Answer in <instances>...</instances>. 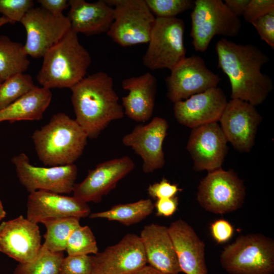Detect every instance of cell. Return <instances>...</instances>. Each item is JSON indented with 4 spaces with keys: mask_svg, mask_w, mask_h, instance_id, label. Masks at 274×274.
Listing matches in <instances>:
<instances>
[{
    "mask_svg": "<svg viewBox=\"0 0 274 274\" xmlns=\"http://www.w3.org/2000/svg\"><path fill=\"white\" fill-rule=\"evenodd\" d=\"M210 229L212 238L219 244L229 241L234 233L232 224L224 219L215 220L210 224Z\"/></svg>",
    "mask_w": 274,
    "mask_h": 274,
    "instance_id": "obj_38",
    "label": "cell"
},
{
    "mask_svg": "<svg viewBox=\"0 0 274 274\" xmlns=\"http://www.w3.org/2000/svg\"><path fill=\"white\" fill-rule=\"evenodd\" d=\"M221 78L210 70L200 56L185 57L165 79L167 96L173 103L217 87Z\"/></svg>",
    "mask_w": 274,
    "mask_h": 274,
    "instance_id": "obj_12",
    "label": "cell"
},
{
    "mask_svg": "<svg viewBox=\"0 0 274 274\" xmlns=\"http://www.w3.org/2000/svg\"><path fill=\"white\" fill-rule=\"evenodd\" d=\"M65 250L68 255L96 254L97 242L90 227L79 225L75 228L67 240Z\"/></svg>",
    "mask_w": 274,
    "mask_h": 274,
    "instance_id": "obj_31",
    "label": "cell"
},
{
    "mask_svg": "<svg viewBox=\"0 0 274 274\" xmlns=\"http://www.w3.org/2000/svg\"><path fill=\"white\" fill-rule=\"evenodd\" d=\"M67 18L71 30L87 36L107 33L114 19L112 6L106 0L89 3L69 0Z\"/></svg>",
    "mask_w": 274,
    "mask_h": 274,
    "instance_id": "obj_23",
    "label": "cell"
},
{
    "mask_svg": "<svg viewBox=\"0 0 274 274\" xmlns=\"http://www.w3.org/2000/svg\"><path fill=\"white\" fill-rule=\"evenodd\" d=\"M181 272L185 274H208L205 244L193 228L182 219L168 227Z\"/></svg>",
    "mask_w": 274,
    "mask_h": 274,
    "instance_id": "obj_21",
    "label": "cell"
},
{
    "mask_svg": "<svg viewBox=\"0 0 274 274\" xmlns=\"http://www.w3.org/2000/svg\"><path fill=\"white\" fill-rule=\"evenodd\" d=\"M64 257L63 252H52L43 245L37 255L27 263H19L13 274H59Z\"/></svg>",
    "mask_w": 274,
    "mask_h": 274,
    "instance_id": "obj_28",
    "label": "cell"
},
{
    "mask_svg": "<svg viewBox=\"0 0 274 274\" xmlns=\"http://www.w3.org/2000/svg\"><path fill=\"white\" fill-rule=\"evenodd\" d=\"M154 208V204L151 199H141L134 202L117 204L109 210L90 214L89 218L116 221L128 226L145 219L152 213Z\"/></svg>",
    "mask_w": 274,
    "mask_h": 274,
    "instance_id": "obj_27",
    "label": "cell"
},
{
    "mask_svg": "<svg viewBox=\"0 0 274 274\" xmlns=\"http://www.w3.org/2000/svg\"><path fill=\"white\" fill-rule=\"evenodd\" d=\"M31 138L39 159L51 166L74 163L82 154L88 138L76 120L63 113L54 115Z\"/></svg>",
    "mask_w": 274,
    "mask_h": 274,
    "instance_id": "obj_3",
    "label": "cell"
},
{
    "mask_svg": "<svg viewBox=\"0 0 274 274\" xmlns=\"http://www.w3.org/2000/svg\"><path fill=\"white\" fill-rule=\"evenodd\" d=\"M91 274H105L102 272L98 268L93 264V269Z\"/></svg>",
    "mask_w": 274,
    "mask_h": 274,
    "instance_id": "obj_45",
    "label": "cell"
},
{
    "mask_svg": "<svg viewBox=\"0 0 274 274\" xmlns=\"http://www.w3.org/2000/svg\"><path fill=\"white\" fill-rule=\"evenodd\" d=\"M122 88L128 94L122 97V107L130 119L139 122L147 121L152 117L157 91V82L149 72L138 77L123 79Z\"/></svg>",
    "mask_w": 274,
    "mask_h": 274,
    "instance_id": "obj_22",
    "label": "cell"
},
{
    "mask_svg": "<svg viewBox=\"0 0 274 274\" xmlns=\"http://www.w3.org/2000/svg\"><path fill=\"white\" fill-rule=\"evenodd\" d=\"M179 204L178 197L157 199L154 208L158 216L169 217L177 211Z\"/></svg>",
    "mask_w": 274,
    "mask_h": 274,
    "instance_id": "obj_39",
    "label": "cell"
},
{
    "mask_svg": "<svg viewBox=\"0 0 274 274\" xmlns=\"http://www.w3.org/2000/svg\"><path fill=\"white\" fill-rule=\"evenodd\" d=\"M272 11H274L273 0H250L243 16L247 22L251 23Z\"/></svg>",
    "mask_w": 274,
    "mask_h": 274,
    "instance_id": "obj_36",
    "label": "cell"
},
{
    "mask_svg": "<svg viewBox=\"0 0 274 274\" xmlns=\"http://www.w3.org/2000/svg\"><path fill=\"white\" fill-rule=\"evenodd\" d=\"M41 7L54 15L63 14L62 12L69 7L67 0H38Z\"/></svg>",
    "mask_w": 274,
    "mask_h": 274,
    "instance_id": "obj_40",
    "label": "cell"
},
{
    "mask_svg": "<svg viewBox=\"0 0 274 274\" xmlns=\"http://www.w3.org/2000/svg\"><path fill=\"white\" fill-rule=\"evenodd\" d=\"M184 31L181 19L156 17L148 48L143 56V64L151 70L171 71L186 57Z\"/></svg>",
    "mask_w": 274,
    "mask_h": 274,
    "instance_id": "obj_7",
    "label": "cell"
},
{
    "mask_svg": "<svg viewBox=\"0 0 274 274\" xmlns=\"http://www.w3.org/2000/svg\"><path fill=\"white\" fill-rule=\"evenodd\" d=\"M92 256L68 255L62 260L59 274H91Z\"/></svg>",
    "mask_w": 274,
    "mask_h": 274,
    "instance_id": "obj_33",
    "label": "cell"
},
{
    "mask_svg": "<svg viewBox=\"0 0 274 274\" xmlns=\"http://www.w3.org/2000/svg\"><path fill=\"white\" fill-rule=\"evenodd\" d=\"M150 10L156 18H173L192 9L191 0H145Z\"/></svg>",
    "mask_w": 274,
    "mask_h": 274,
    "instance_id": "obj_32",
    "label": "cell"
},
{
    "mask_svg": "<svg viewBox=\"0 0 274 274\" xmlns=\"http://www.w3.org/2000/svg\"><path fill=\"white\" fill-rule=\"evenodd\" d=\"M43 58L37 80L49 89L71 88L85 77L91 63L90 53L71 29Z\"/></svg>",
    "mask_w": 274,
    "mask_h": 274,
    "instance_id": "obj_4",
    "label": "cell"
},
{
    "mask_svg": "<svg viewBox=\"0 0 274 274\" xmlns=\"http://www.w3.org/2000/svg\"><path fill=\"white\" fill-rule=\"evenodd\" d=\"M36 85L31 75L24 73L14 75L0 85V110H2L33 89Z\"/></svg>",
    "mask_w": 274,
    "mask_h": 274,
    "instance_id": "obj_30",
    "label": "cell"
},
{
    "mask_svg": "<svg viewBox=\"0 0 274 274\" xmlns=\"http://www.w3.org/2000/svg\"><path fill=\"white\" fill-rule=\"evenodd\" d=\"M70 89L75 120L89 138H96L112 121L123 117L113 79L106 73L85 77Z\"/></svg>",
    "mask_w": 274,
    "mask_h": 274,
    "instance_id": "obj_2",
    "label": "cell"
},
{
    "mask_svg": "<svg viewBox=\"0 0 274 274\" xmlns=\"http://www.w3.org/2000/svg\"><path fill=\"white\" fill-rule=\"evenodd\" d=\"M218 67L228 77L231 98L238 99L254 106L262 104L272 91V79L261 72L269 58L257 46L243 45L225 38L216 44Z\"/></svg>",
    "mask_w": 274,
    "mask_h": 274,
    "instance_id": "obj_1",
    "label": "cell"
},
{
    "mask_svg": "<svg viewBox=\"0 0 274 274\" xmlns=\"http://www.w3.org/2000/svg\"><path fill=\"white\" fill-rule=\"evenodd\" d=\"M33 5L32 0H0V13L12 23L20 22Z\"/></svg>",
    "mask_w": 274,
    "mask_h": 274,
    "instance_id": "obj_34",
    "label": "cell"
},
{
    "mask_svg": "<svg viewBox=\"0 0 274 274\" xmlns=\"http://www.w3.org/2000/svg\"><path fill=\"white\" fill-rule=\"evenodd\" d=\"M262 120L255 106L244 100L231 99L219 121L227 142L238 152L248 153L254 146Z\"/></svg>",
    "mask_w": 274,
    "mask_h": 274,
    "instance_id": "obj_13",
    "label": "cell"
},
{
    "mask_svg": "<svg viewBox=\"0 0 274 274\" xmlns=\"http://www.w3.org/2000/svg\"><path fill=\"white\" fill-rule=\"evenodd\" d=\"M106 1L114 11L108 36L123 47L148 43L156 17L145 0Z\"/></svg>",
    "mask_w": 274,
    "mask_h": 274,
    "instance_id": "obj_8",
    "label": "cell"
},
{
    "mask_svg": "<svg viewBox=\"0 0 274 274\" xmlns=\"http://www.w3.org/2000/svg\"><path fill=\"white\" fill-rule=\"evenodd\" d=\"M140 237L149 265L166 274L181 272L167 227L154 223L146 225Z\"/></svg>",
    "mask_w": 274,
    "mask_h": 274,
    "instance_id": "obj_24",
    "label": "cell"
},
{
    "mask_svg": "<svg viewBox=\"0 0 274 274\" xmlns=\"http://www.w3.org/2000/svg\"><path fill=\"white\" fill-rule=\"evenodd\" d=\"M2 82H3V81H2V80H1V79L0 78V85L2 83Z\"/></svg>",
    "mask_w": 274,
    "mask_h": 274,
    "instance_id": "obj_46",
    "label": "cell"
},
{
    "mask_svg": "<svg viewBox=\"0 0 274 274\" xmlns=\"http://www.w3.org/2000/svg\"><path fill=\"white\" fill-rule=\"evenodd\" d=\"M250 0H225L224 4L235 16H243Z\"/></svg>",
    "mask_w": 274,
    "mask_h": 274,
    "instance_id": "obj_41",
    "label": "cell"
},
{
    "mask_svg": "<svg viewBox=\"0 0 274 274\" xmlns=\"http://www.w3.org/2000/svg\"><path fill=\"white\" fill-rule=\"evenodd\" d=\"M24 45L12 41L6 36H0V78L2 81L28 68L30 61Z\"/></svg>",
    "mask_w": 274,
    "mask_h": 274,
    "instance_id": "obj_26",
    "label": "cell"
},
{
    "mask_svg": "<svg viewBox=\"0 0 274 274\" xmlns=\"http://www.w3.org/2000/svg\"><path fill=\"white\" fill-rule=\"evenodd\" d=\"M246 196L243 180L232 169L222 168L208 172L200 182L196 195L199 204L216 214L235 211L242 207Z\"/></svg>",
    "mask_w": 274,
    "mask_h": 274,
    "instance_id": "obj_9",
    "label": "cell"
},
{
    "mask_svg": "<svg viewBox=\"0 0 274 274\" xmlns=\"http://www.w3.org/2000/svg\"><path fill=\"white\" fill-rule=\"evenodd\" d=\"M6 212L5 211L1 201L0 200V221L5 217Z\"/></svg>",
    "mask_w": 274,
    "mask_h": 274,
    "instance_id": "obj_43",
    "label": "cell"
},
{
    "mask_svg": "<svg viewBox=\"0 0 274 274\" xmlns=\"http://www.w3.org/2000/svg\"><path fill=\"white\" fill-rule=\"evenodd\" d=\"M147 190L151 197L159 199L175 197L179 192L182 191V189L163 178L159 182L150 185Z\"/></svg>",
    "mask_w": 274,
    "mask_h": 274,
    "instance_id": "obj_37",
    "label": "cell"
},
{
    "mask_svg": "<svg viewBox=\"0 0 274 274\" xmlns=\"http://www.w3.org/2000/svg\"><path fill=\"white\" fill-rule=\"evenodd\" d=\"M227 102L223 91L217 87L174 103V114L180 124L192 129L218 122Z\"/></svg>",
    "mask_w": 274,
    "mask_h": 274,
    "instance_id": "obj_20",
    "label": "cell"
},
{
    "mask_svg": "<svg viewBox=\"0 0 274 274\" xmlns=\"http://www.w3.org/2000/svg\"><path fill=\"white\" fill-rule=\"evenodd\" d=\"M168 127L165 119L156 116L147 124L136 125L123 136V144L131 147L142 158L145 173H151L164 165L163 143Z\"/></svg>",
    "mask_w": 274,
    "mask_h": 274,
    "instance_id": "obj_15",
    "label": "cell"
},
{
    "mask_svg": "<svg viewBox=\"0 0 274 274\" xmlns=\"http://www.w3.org/2000/svg\"><path fill=\"white\" fill-rule=\"evenodd\" d=\"M20 23L26 33L25 50L35 58L43 57L71 29L67 16L53 14L41 7L29 10Z\"/></svg>",
    "mask_w": 274,
    "mask_h": 274,
    "instance_id": "obj_10",
    "label": "cell"
},
{
    "mask_svg": "<svg viewBox=\"0 0 274 274\" xmlns=\"http://www.w3.org/2000/svg\"><path fill=\"white\" fill-rule=\"evenodd\" d=\"M132 274H166L162 272L150 265H145Z\"/></svg>",
    "mask_w": 274,
    "mask_h": 274,
    "instance_id": "obj_42",
    "label": "cell"
},
{
    "mask_svg": "<svg viewBox=\"0 0 274 274\" xmlns=\"http://www.w3.org/2000/svg\"><path fill=\"white\" fill-rule=\"evenodd\" d=\"M92 259L93 264L105 274H132L147 263L140 236L132 233L92 256Z\"/></svg>",
    "mask_w": 274,
    "mask_h": 274,
    "instance_id": "obj_19",
    "label": "cell"
},
{
    "mask_svg": "<svg viewBox=\"0 0 274 274\" xmlns=\"http://www.w3.org/2000/svg\"><path fill=\"white\" fill-rule=\"evenodd\" d=\"M227 142L218 122L192 128L186 149L193 169L209 172L222 168L228 152Z\"/></svg>",
    "mask_w": 274,
    "mask_h": 274,
    "instance_id": "obj_14",
    "label": "cell"
},
{
    "mask_svg": "<svg viewBox=\"0 0 274 274\" xmlns=\"http://www.w3.org/2000/svg\"><path fill=\"white\" fill-rule=\"evenodd\" d=\"M8 23H12L8 19L6 18L4 16L0 17V27Z\"/></svg>",
    "mask_w": 274,
    "mask_h": 274,
    "instance_id": "obj_44",
    "label": "cell"
},
{
    "mask_svg": "<svg viewBox=\"0 0 274 274\" xmlns=\"http://www.w3.org/2000/svg\"><path fill=\"white\" fill-rule=\"evenodd\" d=\"M87 203L75 197L38 190L30 193L27 202V219L38 224L67 218L80 219L90 214Z\"/></svg>",
    "mask_w": 274,
    "mask_h": 274,
    "instance_id": "obj_16",
    "label": "cell"
},
{
    "mask_svg": "<svg viewBox=\"0 0 274 274\" xmlns=\"http://www.w3.org/2000/svg\"><path fill=\"white\" fill-rule=\"evenodd\" d=\"M134 165L133 161L127 156L99 163L89 170L82 182L75 184L74 196L86 203L100 202L103 196L133 169Z\"/></svg>",
    "mask_w": 274,
    "mask_h": 274,
    "instance_id": "obj_17",
    "label": "cell"
},
{
    "mask_svg": "<svg viewBox=\"0 0 274 274\" xmlns=\"http://www.w3.org/2000/svg\"><path fill=\"white\" fill-rule=\"evenodd\" d=\"M12 162L17 177L27 191L43 190L63 194L73 192L78 174L77 166L73 164L49 167L33 165L24 153L14 156Z\"/></svg>",
    "mask_w": 274,
    "mask_h": 274,
    "instance_id": "obj_11",
    "label": "cell"
},
{
    "mask_svg": "<svg viewBox=\"0 0 274 274\" xmlns=\"http://www.w3.org/2000/svg\"><path fill=\"white\" fill-rule=\"evenodd\" d=\"M50 89L36 86L13 103L0 110V122L39 120L49 106Z\"/></svg>",
    "mask_w": 274,
    "mask_h": 274,
    "instance_id": "obj_25",
    "label": "cell"
},
{
    "mask_svg": "<svg viewBox=\"0 0 274 274\" xmlns=\"http://www.w3.org/2000/svg\"><path fill=\"white\" fill-rule=\"evenodd\" d=\"M79 221L78 218H67L44 223L46 232L43 245L52 252H63L71 233L80 225Z\"/></svg>",
    "mask_w": 274,
    "mask_h": 274,
    "instance_id": "obj_29",
    "label": "cell"
},
{
    "mask_svg": "<svg viewBox=\"0 0 274 274\" xmlns=\"http://www.w3.org/2000/svg\"><path fill=\"white\" fill-rule=\"evenodd\" d=\"M261 40L274 48V11L254 20L251 23Z\"/></svg>",
    "mask_w": 274,
    "mask_h": 274,
    "instance_id": "obj_35",
    "label": "cell"
},
{
    "mask_svg": "<svg viewBox=\"0 0 274 274\" xmlns=\"http://www.w3.org/2000/svg\"><path fill=\"white\" fill-rule=\"evenodd\" d=\"M220 262L230 274H273L274 241L261 234L240 235L224 248Z\"/></svg>",
    "mask_w": 274,
    "mask_h": 274,
    "instance_id": "obj_5",
    "label": "cell"
},
{
    "mask_svg": "<svg viewBox=\"0 0 274 274\" xmlns=\"http://www.w3.org/2000/svg\"><path fill=\"white\" fill-rule=\"evenodd\" d=\"M42 245L38 224L23 216L0 224V252L19 263L33 260Z\"/></svg>",
    "mask_w": 274,
    "mask_h": 274,
    "instance_id": "obj_18",
    "label": "cell"
},
{
    "mask_svg": "<svg viewBox=\"0 0 274 274\" xmlns=\"http://www.w3.org/2000/svg\"><path fill=\"white\" fill-rule=\"evenodd\" d=\"M190 33L196 51L203 52L214 36L235 37L241 22L221 0H196L190 15Z\"/></svg>",
    "mask_w": 274,
    "mask_h": 274,
    "instance_id": "obj_6",
    "label": "cell"
}]
</instances>
